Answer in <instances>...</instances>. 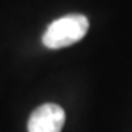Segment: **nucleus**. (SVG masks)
Listing matches in <instances>:
<instances>
[{
  "label": "nucleus",
  "mask_w": 132,
  "mask_h": 132,
  "mask_svg": "<svg viewBox=\"0 0 132 132\" xmlns=\"http://www.w3.org/2000/svg\"><path fill=\"white\" fill-rule=\"evenodd\" d=\"M89 29V21L83 14H69L51 22L43 35V45L59 50L80 42Z\"/></svg>",
  "instance_id": "nucleus-1"
},
{
  "label": "nucleus",
  "mask_w": 132,
  "mask_h": 132,
  "mask_svg": "<svg viewBox=\"0 0 132 132\" xmlns=\"http://www.w3.org/2000/svg\"><path fill=\"white\" fill-rule=\"evenodd\" d=\"M65 122V111L56 103H43L29 118V132H61Z\"/></svg>",
  "instance_id": "nucleus-2"
}]
</instances>
